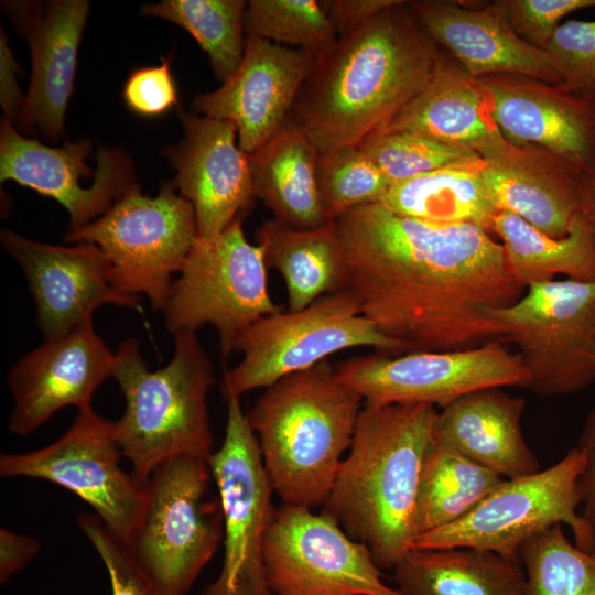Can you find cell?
<instances>
[{"instance_id": "cell-1", "label": "cell", "mask_w": 595, "mask_h": 595, "mask_svg": "<svg viewBox=\"0 0 595 595\" xmlns=\"http://www.w3.org/2000/svg\"><path fill=\"white\" fill-rule=\"evenodd\" d=\"M334 220L339 290L353 294L361 314L404 354L502 340L488 311L513 304L526 288L487 230L401 216L380 203Z\"/></svg>"}, {"instance_id": "cell-2", "label": "cell", "mask_w": 595, "mask_h": 595, "mask_svg": "<svg viewBox=\"0 0 595 595\" xmlns=\"http://www.w3.org/2000/svg\"><path fill=\"white\" fill-rule=\"evenodd\" d=\"M440 58L400 0L316 55L290 118L318 154L356 147L426 86Z\"/></svg>"}, {"instance_id": "cell-3", "label": "cell", "mask_w": 595, "mask_h": 595, "mask_svg": "<svg viewBox=\"0 0 595 595\" xmlns=\"http://www.w3.org/2000/svg\"><path fill=\"white\" fill-rule=\"evenodd\" d=\"M437 410L429 404H365L322 512L392 570L416 539L423 464Z\"/></svg>"}, {"instance_id": "cell-4", "label": "cell", "mask_w": 595, "mask_h": 595, "mask_svg": "<svg viewBox=\"0 0 595 595\" xmlns=\"http://www.w3.org/2000/svg\"><path fill=\"white\" fill-rule=\"evenodd\" d=\"M363 402L327 360L264 389L247 415L269 482L283 504L324 505Z\"/></svg>"}, {"instance_id": "cell-5", "label": "cell", "mask_w": 595, "mask_h": 595, "mask_svg": "<svg viewBox=\"0 0 595 595\" xmlns=\"http://www.w3.org/2000/svg\"><path fill=\"white\" fill-rule=\"evenodd\" d=\"M170 363L150 371L139 342L125 339L115 353L112 377L125 397L115 433L132 473L147 483L169 458L213 453L207 397L216 383L213 363L196 334L174 335Z\"/></svg>"}, {"instance_id": "cell-6", "label": "cell", "mask_w": 595, "mask_h": 595, "mask_svg": "<svg viewBox=\"0 0 595 595\" xmlns=\"http://www.w3.org/2000/svg\"><path fill=\"white\" fill-rule=\"evenodd\" d=\"M208 459L181 455L147 480L144 508L128 545L159 595H185L224 536Z\"/></svg>"}, {"instance_id": "cell-7", "label": "cell", "mask_w": 595, "mask_h": 595, "mask_svg": "<svg viewBox=\"0 0 595 595\" xmlns=\"http://www.w3.org/2000/svg\"><path fill=\"white\" fill-rule=\"evenodd\" d=\"M263 249L251 244L242 217L213 238L198 237L162 309L169 333L196 334L205 325L218 334L224 357L259 318L281 311L269 293Z\"/></svg>"}, {"instance_id": "cell-8", "label": "cell", "mask_w": 595, "mask_h": 595, "mask_svg": "<svg viewBox=\"0 0 595 595\" xmlns=\"http://www.w3.org/2000/svg\"><path fill=\"white\" fill-rule=\"evenodd\" d=\"M192 204L165 184L154 196L139 186L88 225L69 230L64 241L98 246L110 266V281L120 292L145 295L162 311L177 275L198 239Z\"/></svg>"}, {"instance_id": "cell-9", "label": "cell", "mask_w": 595, "mask_h": 595, "mask_svg": "<svg viewBox=\"0 0 595 595\" xmlns=\"http://www.w3.org/2000/svg\"><path fill=\"white\" fill-rule=\"evenodd\" d=\"M371 347L388 355L404 354L402 346L381 334L361 314L353 294L328 293L300 311L277 312L259 318L237 342L241 360L225 370L224 399L266 389L278 380L325 361L335 353Z\"/></svg>"}, {"instance_id": "cell-10", "label": "cell", "mask_w": 595, "mask_h": 595, "mask_svg": "<svg viewBox=\"0 0 595 595\" xmlns=\"http://www.w3.org/2000/svg\"><path fill=\"white\" fill-rule=\"evenodd\" d=\"M488 317L502 340L516 346L529 374L524 389L558 397L595 382V280L531 284Z\"/></svg>"}, {"instance_id": "cell-11", "label": "cell", "mask_w": 595, "mask_h": 595, "mask_svg": "<svg viewBox=\"0 0 595 595\" xmlns=\"http://www.w3.org/2000/svg\"><path fill=\"white\" fill-rule=\"evenodd\" d=\"M583 463L576 446L547 469L505 479L470 512L420 536L412 549L474 548L520 562L528 540L561 523L572 530L580 549L595 552V529L577 512Z\"/></svg>"}, {"instance_id": "cell-12", "label": "cell", "mask_w": 595, "mask_h": 595, "mask_svg": "<svg viewBox=\"0 0 595 595\" xmlns=\"http://www.w3.org/2000/svg\"><path fill=\"white\" fill-rule=\"evenodd\" d=\"M110 421L87 408L52 444L25 453H1V477H30L62 486L87 502L102 523L130 544L140 521L147 484L121 464Z\"/></svg>"}, {"instance_id": "cell-13", "label": "cell", "mask_w": 595, "mask_h": 595, "mask_svg": "<svg viewBox=\"0 0 595 595\" xmlns=\"http://www.w3.org/2000/svg\"><path fill=\"white\" fill-rule=\"evenodd\" d=\"M227 420L220 447L208 464L224 518V558L217 578L202 595H273L263 545L274 507L257 436L240 398H225Z\"/></svg>"}, {"instance_id": "cell-14", "label": "cell", "mask_w": 595, "mask_h": 595, "mask_svg": "<svg viewBox=\"0 0 595 595\" xmlns=\"http://www.w3.org/2000/svg\"><path fill=\"white\" fill-rule=\"evenodd\" d=\"M335 371L365 404H429L441 409L479 389L526 388L529 379L521 357L502 340L451 351H376L346 359Z\"/></svg>"}, {"instance_id": "cell-15", "label": "cell", "mask_w": 595, "mask_h": 595, "mask_svg": "<svg viewBox=\"0 0 595 595\" xmlns=\"http://www.w3.org/2000/svg\"><path fill=\"white\" fill-rule=\"evenodd\" d=\"M311 509L289 504L274 508L263 545L273 595H399L385 583L365 544Z\"/></svg>"}, {"instance_id": "cell-16", "label": "cell", "mask_w": 595, "mask_h": 595, "mask_svg": "<svg viewBox=\"0 0 595 595\" xmlns=\"http://www.w3.org/2000/svg\"><path fill=\"white\" fill-rule=\"evenodd\" d=\"M90 151L87 139L53 148L23 137L11 123L1 122L0 180L14 181L54 198L67 209L71 230H76L138 186L128 156L118 149L99 147L94 182L83 187L82 178L93 175L86 162Z\"/></svg>"}, {"instance_id": "cell-17", "label": "cell", "mask_w": 595, "mask_h": 595, "mask_svg": "<svg viewBox=\"0 0 595 595\" xmlns=\"http://www.w3.org/2000/svg\"><path fill=\"white\" fill-rule=\"evenodd\" d=\"M0 240L26 278L45 339L63 336L93 320L101 305L142 311L139 296L112 285L109 261L94 244L51 245L8 229L1 230Z\"/></svg>"}, {"instance_id": "cell-18", "label": "cell", "mask_w": 595, "mask_h": 595, "mask_svg": "<svg viewBox=\"0 0 595 595\" xmlns=\"http://www.w3.org/2000/svg\"><path fill=\"white\" fill-rule=\"evenodd\" d=\"M315 58L310 51L247 35L238 68L217 89L197 95L192 110L231 122L239 147L250 154L289 119Z\"/></svg>"}, {"instance_id": "cell-19", "label": "cell", "mask_w": 595, "mask_h": 595, "mask_svg": "<svg viewBox=\"0 0 595 595\" xmlns=\"http://www.w3.org/2000/svg\"><path fill=\"white\" fill-rule=\"evenodd\" d=\"M115 354L95 331L93 320L72 332L45 339L9 370L13 399L11 433L25 436L66 407H91L97 388L112 377Z\"/></svg>"}, {"instance_id": "cell-20", "label": "cell", "mask_w": 595, "mask_h": 595, "mask_svg": "<svg viewBox=\"0 0 595 595\" xmlns=\"http://www.w3.org/2000/svg\"><path fill=\"white\" fill-rule=\"evenodd\" d=\"M177 115L184 137L163 150L176 172L172 185L192 204L199 237L213 238L242 217L255 198L249 154L231 122L183 108Z\"/></svg>"}, {"instance_id": "cell-21", "label": "cell", "mask_w": 595, "mask_h": 595, "mask_svg": "<svg viewBox=\"0 0 595 595\" xmlns=\"http://www.w3.org/2000/svg\"><path fill=\"white\" fill-rule=\"evenodd\" d=\"M478 82L508 142L538 144L582 174L595 171V109L588 100L527 77L496 75Z\"/></svg>"}, {"instance_id": "cell-22", "label": "cell", "mask_w": 595, "mask_h": 595, "mask_svg": "<svg viewBox=\"0 0 595 595\" xmlns=\"http://www.w3.org/2000/svg\"><path fill=\"white\" fill-rule=\"evenodd\" d=\"M7 7L23 30L32 60L29 89L15 123L25 133L39 130L54 142L64 132L89 2H11Z\"/></svg>"}, {"instance_id": "cell-23", "label": "cell", "mask_w": 595, "mask_h": 595, "mask_svg": "<svg viewBox=\"0 0 595 595\" xmlns=\"http://www.w3.org/2000/svg\"><path fill=\"white\" fill-rule=\"evenodd\" d=\"M408 6L426 35L445 46L472 78L504 73L563 85L551 55L512 30L498 1L483 9L435 0Z\"/></svg>"}, {"instance_id": "cell-24", "label": "cell", "mask_w": 595, "mask_h": 595, "mask_svg": "<svg viewBox=\"0 0 595 595\" xmlns=\"http://www.w3.org/2000/svg\"><path fill=\"white\" fill-rule=\"evenodd\" d=\"M378 131L409 132L468 149L490 164L515 162L529 151L504 137L478 79L442 58L426 86Z\"/></svg>"}, {"instance_id": "cell-25", "label": "cell", "mask_w": 595, "mask_h": 595, "mask_svg": "<svg viewBox=\"0 0 595 595\" xmlns=\"http://www.w3.org/2000/svg\"><path fill=\"white\" fill-rule=\"evenodd\" d=\"M524 407L501 388L469 392L437 411L432 441L506 479L532 475L540 464L522 433Z\"/></svg>"}, {"instance_id": "cell-26", "label": "cell", "mask_w": 595, "mask_h": 595, "mask_svg": "<svg viewBox=\"0 0 595 595\" xmlns=\"http://www.w3.org/2000/svg\"><path fill=\"white\" fill-rule=\"evenodd\" d=\"M482 176L498 210L519 216L550 237L566 236L584 210V174L555 156L544 162L529 150L515 162H487Z\"/></svg>"}, {"instance_id": "cell-27", "label": "cell", "mask_w": 595, "mask_h": 595, "mask_svg": "<svg viewBox=\"0 0 595 595\" xmlns=\"http://www.w3.org/2000/svg\"><path fill=\"white\" fill-rule=\"evenodd\" d=\"M249 165L253 195L271 210L272 219L294 229L328 221L320 193L318 153L290 117L249 154Z\"/></svg>"}, {"instance_id": "cell-28", "label": "cell", "mask_w": 595, "mask_h": 595, "mask_svg": "<svg viewBox=\"0 0 595 595\" xmlns=\"http://www.w3.org/2000/svg\"><path fill=\"white\" fill-rule=\"evenodd\" d=\"M392 572L399 595H527L521 563L487 550L411 549Z\"/></svg>"}, {"instance_id": "cell-29", "label": "cell", "mask_w": 595, "mask_h": 595, "mask_svg": "<svg viewBox=\"0 0 595 595\" xmlns=\"http://www.w3.org/2000/svg\"><path fill=\"white\" fill-rule=\"evenodd\" d=\"M266 264L283 279L289 311H300L338 291L342 251L334 219L313 229H294L274 219L257 231Z\"/></svg>"}, {"instance_id": "cell-30", "label": "cell", "mask_w": 595, "mask_h": 595, "mask_svg": "<svg viewBox=\"0 0 595 595\" xmlns=\"http://www.w3.org/2000/svg\"><path fill=\"white\" fill-rule=\"evenodd\" d=\"M490 231L500 238L516 279L527 286L555 280H595V229L583 210L566 236L550 237L517 215L499 210Z\"/></svg>"}, {"instance_id": "cell-31", "label": "cell", "mask_w": 595, "mask_h": 595, "mask_svg": "<svg viewBox=\"0 0 595 595\" xmlns=\"http://www.w3.org/2000/svg\"><path fill=\"white\" fill-rule=\"evenodd\" d=\"M484 159L446 166L392 184L378 202L405 217L436 224H472L488 232L499 212L484 184Z\"/></svg>"}, {"instance_id": "cell-32", "label": "cell", "mask_w": 595, "mask_h": 595, "mask_svg": "<svg viewBox=\"0 0 595 595\" xmlns=\"http://www.w3.org/2000/svg\"><path fill=\"white\" fill-rule=\"evenodd\" d=\"M505 479L432 441L420 480L416 539L466 516Z\"/></svg>"}, {"instance_id": "cell-33", "label": "cell", "mask_w": 595, "mask_h": 595, "mask_svg": "<svg viewBox=\"0 0 595 595\" xmlns=\"http://www.w3.org/2000/svg\"><path fill=\"white\" fill-rule=\"evenodd\" d=\"M246 6L242 0H164L145 4L142 13L186 30L208 55L215 76L224 82L244 57Z\"/></svg>"}, {"instance_id": "cell-34", "label": "cell", "mask_w": 595, "mask_h": 595, "mask_svg": "<svg viewBox=\"0 0 595 595\" xmlns=\"http://www.w3.org/2000/svg\"><path fill=\"white\" fill-rule=\"evenodd\" d=\"M519 560L527 595H595V552L572 543L561 523L528 540Z\"/></svg>"}, {"instance_id": "cell-35", "label": "cell", "mask_w": 595, "mask_h": 595, "mask_svg": "<svg viewBox=\"0 0 595 595\" xmlns=\"http://www.w3.org/2000/svg\"><path fill=\"white\" fill-rule=\"evenodd\" d=\"M245 32L272 43L323 53L337 40L318 0H250L244 14Z\"/></svg>"}, {"instance_id": "cell-36", "label": "cell", "mask_w": 595, "mask_h": 595, "mask_svg": "<svg viewBox=\"0 0 595 595\" xmlns=\"http://www.w3.org/2000/svg\"><path fill=\"white\" fill-rule=\"evenodd\" d=\"M358 147L390 184L446 166L482 160L474 151L401 131H377Z\"/></svg>"}, {"instance_id": "cell-37", "label": "cell", "mask_w": 595, "mask_h": 595, "mask_svg": "<svg viewBox=\"0 0 595 595\" xmlns=\"http://www.w3.org/2000/svg\"><path fill=\"white\" fill-rule=\"evenodd\" d=\"M318 184L328 220L355 207L378 203L391 186L358 145L318 154Z\"/></svg>"}, {"instance_id": "cell-38", "label": "cell", "mask_w": 595, "mask_h": 595, "mask_svg": "<svg viewBox=\"0 0 595 595\" xmlns=\"http://www.w3.org/2000/svg\"><path fill=\"white\" fill-rule=\"evenodd\" d=\"M78 527L102 560L111 583V595H159L133 558L129 547L96 516L83 512Z\"/></svg>"}, {"instance_id": "cell-39", "label": "cell", "mask_w": 595, "mask_h": 595, "mask_svg": "<svg viewBox=\"0 0 595 595\" xmlns=\"http://www.w3.org/2000/svg\"><path fill=\"white\" fill-rule=\"evenodd\" d=\"M544 50L563 77V88L595 90V21L570 20L560 24Z\"/></svg>"}, {"instance_id": "cell-40", "label": "cell", "mask_w": 595, "mask_h": 595, "mask_svg": "<svg viewBox=\"0 0 595 595\" xmlns=\"http://www.w3.org/2000/svg\"><path fill=\"white\" fill-rule=\"evenodd\" d=\"M498 3L512 30L543 50L564 17L595 7V0H499Z\"/></svg>"}, {"instance_id": "cell-41", "label": "cell", "mask_w": 595, "mask_h": 595, "mask_svg": "<svg viewBox=\"0 0 595 595\" xmlns=\"http://www.w3.org/2000/svg\"><path fill=\"white\" fill-rule=\"evenodd\" d=\"M122 96L134 112L154 117L177 104V93L170 69V57L158 66L134 69L128 77Z\"/></svg>"}, {"instance_id": "cell-42", "label": "cell", "mask_w": 595, "mask_h": 595, "mask_svg": "<svg viewBox=\"0 0 595 595\" xmlns=\"http://www.w3.org/2000/svg\"><path fill=\"white\" fill-rule=\"evenodd\" d=\"M400 0H323L337 37L375 19Z\"/></svg>"}, {"instance_id": "cell-43", "label": "cell", "mask_w": 595, "mask_h": 595, "mask_svg": "<svg viewBox=\"0 0 595 595\" xmlns=\"http://www.w3.org/2000/svg\"><path fill=\"white\" fill-rule=\"evenodd\" d=\"M584 454V463L577 480L582 517L595 529V409L584 423L577 445Z\"/></svg>"}, {"instance_id": "cell-44", "label": "cell", "mask_w": 595, "mask_h": 595, "mask_svg": "<svg viewBox=\"0 0 595 595\" xmlns=\"http://www.w3.org/2000/svg\"><path fill=\"white\" fill-rule=\"evenodd\" d=\"M21 68L8 44L3 30L0 36V105L3 112L2 122L14 126L22 108L25 96L18 84Z\"/></svg>"}, {"instance_id": "cell-45", "label": "cell", "mask_w": 595, "mask_h": 595, "mask_svg": "<svg viewBox=\"0 0 595 595\" xmlns=\"http://www.w3.org/2000/svg\"><path fill=\"white\" fill-rule=\"evenodd\" d=\"M40 551V543L30 536L0 529V582L7 583Z\"/></svg>"}, {"instance_id": "cell-46", "label": "cell", "mask_w": 595, "mask_h": 595, "mask_svg": "<svg viewBox=\"0 0 595 595\" xmlns=\"http://www.w3.org/2000/svg\"><path fill=\"white\" fill-rule=\"evenodd\" d=\"M584 212L595 229V171L584 174Z\"/></svg>"}]
</instances>
